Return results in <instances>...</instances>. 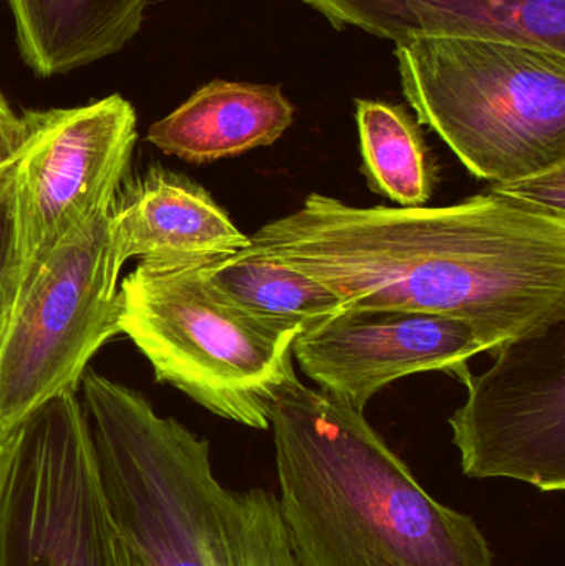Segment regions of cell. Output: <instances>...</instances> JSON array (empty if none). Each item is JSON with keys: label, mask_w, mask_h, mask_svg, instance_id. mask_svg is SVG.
Listing matches in <instances>:
<instances>
[{"label": "cell", "mask_w": 565, "mask_h": 566, "mask_svg": "<svg viewBox=\"0 0 565 566\" xmlns=\"http://www.w3.org/2000/svg\"><path fill=\"white\" fill-rule=\"evenodd\" d=\"M486 352L463 319L401 308H345L301 333L292 355L332 398L365 412L390 382L441 371L463 381L468 361Z\"/></svg>", "instance_id": "9"}, {"label": "cell", "mask_w": 565, "mask_h": 566, "mask_svg": "<svg viewBox=\"0 0 565 566\" xmlns=\"http://www.w3.org/2000/svg\"><path fill=\"white\" fill-rule=\"evenodd\" d=\"M79 392L36 409L0 444V566H119Z\"/></svg>", "instance_id": "6"}, {"label": "cell", "mask_w": 565, "mask_h": 566, "mask_svg": "<svg viewBox=\"0 0 565 566\" xmlns=\"http://www.w3.org/2000/svg\"><path fill=\"white\" fill-rule=\"evenodd\" d=\"M20 118L23 139L13 169L7 316L40 264L73 232L112 208L138 139L135 108L122 95L76 108L32 109Z\"/></svg>", "instance_id": "7"}, {"label": "cell", "mask_w": 565, "mask_h": 566, "mask_svg": "<svg viewBox=\"0 0 565 566\" xmlns=\"http://www.w3.org/2000/svg\"><path fill=\"white\" fill-rule=\"evenodd\" d=\"M294 113L281 85L215 80L153 123L146 139L165 155L208 165L274 145Z\"/></svg>", "instance_id": "12"}, {"label": "cell", "mask_w": 565, "mask_h": 566, "mask_svg": "<svg viewBox=\"0 0 565 566\" xmlns=\"http://www.w3.org/2000/svg\"><path fill=\"white\" fill-rule=\"evenodd\" d=\"M249 241L344 308L463 319L493 356L565 322V218L491 191L441 208H355L312 192Z\"/></svg>", "instance_id": "1"}, {"label": "cell", "mask_w": 565, "mask_h": 566, "mask_svg": "<svg viewBox=\"0 0 565 566\" xmlns=\"http://www.w3.org/2000/svg\"><path fill=\"white\" fill-rule=\"evenodd\" d=\"M202 264L139 262L119 283V335L151 363L156 381L219 418L265 431L275 399L297 378L299 335L222 302Z\"/></svg>", "instance_id": "4"}, {"label": "cell", "mask_w": 565, "mask_h": 566, "mask_svg": "<svg viewBox=\"0 0 565 566\" xmlns=\"http://www.w3.org/2000/svg\"><path fill=\"white\" fill-rule=\"evenodd\" d=\"M116 554H118V565L119 566H142L138 564V560H136L135 555L129 552V548L126 547L125 544H123L122 538L116 541Z\"/></svg>", "instance_id": "19"}, {"label": "cell", "mask_w": 565, "mask_h": 566, "mask_svg": "<svg viewBox=\"0 0 565 566\" xmlns=\"http://www.w3.org/2000/svg\"><path fill=\"white\" fill-rule=\"evenodd\" d=\"M112 229L123 264H199L251 242L202 186L161 166L125 179L112 206Z\"/></svg>", "instance_id": "10"}, {"label": "cell", "mask_w": 565, "mask_h": 566, "mask_svg": "<svg viewBox=\"0 0 565 566\" xmlns=\"http://www.w3.org/2000/svg\"><path fill=\"white\" fill-rule=\"evenodd\" d=\"M123 265L109 208L36 269L0 335V444L50 399L79 392L90 359L119 335Z\"/></svg>", "instance_id": "5"}, {"label": "cell", "mask_w": 565, "mask_h": 566, "mask_svg": "<svg viewBox=\"0 0 565 566\" xmlns=\"http://www.w3.org/2000/svg\"><path fill=\"white\" fill-rule=\"evenodd\" d=\"M269 422L299 566H494L477 521L431 497L364 412L295 378Z\"/></svg>", "instance_id": "2"}, {"label": "cell", "mask_w": 565, "mask_h": 566, "mask_svg": "<svg viewBox=\"0 0 565 566\" xmlns=\"http://www.w3.org/2000/svg\"><path fill=\"white\" fill-rule=\"evenodd\" d=\"M335 29L391 42L474 36L565 53V0H305Z\"/></svg>", "instance_id": "11"}, {"label": "cell", "mask_w": 565, "mask_h": 566, "mask_svg": "<svg viewBox=\"0 0 565 566\" xmlns=\"http://www.w3.org/2000/svg\"><path fill=\"white\" fill-rule=\"evenodd\" d=\"M490 191L527 208L565 218V161L514 181L491 185Z\"/></svg>", "instance_id": "16"}, {"label": "cell", "mask_w": 565, "mask_h": 566, "mask_svg": "<svg viewBox=\"0 0 565 566\" xmlns=\"http://www.w3.org/2000/svg\"><path fill=\"white\" fill-rule=\"evenodd\" d=\"M23 139L22 118L10 108L0 92V165L12 161Z\"/></svg>", "instance_id": "18"}, {"label": "cell", "mask_w": 565, "mask_h": 566, "mask_svg": "<svg viewBox=\"0 0 565 566\" xmlns=\"http://www.w3.org/2000/svg\"><path fill=\"white\" fill-rule=\"evenodd\" d=\"M202 274L222 302L282 332L301 335L345 310L321 282L248 248L205 262Z\"/></svg>", "instance_id": "14"}, {"label": "cell", "mask_w": 565, "mask_h": 566, "mask_svg": "<svg viewBox=\"0 0 565 566\" xmlns=\"http://www.w3.org/2000/svg\"><path fill=\"white\" fill-rule=\"evenodd\" d=\"M483 375H468V399L448 424L471 479H511L541 492L565 489V322L514 339Z\"/></svg>", "instance_id": "8"}, {"label": "cell", "mask_w": 565, "mask_h": 566, "mask_svg": "<svg viewBox=\"0 0 565 566\" xmlns=\"http://www.w3.org/2000/svg\"><path fill=\"white\" fill-rule=\"evenodd\" d=\"M23 62L39 76L72 72L135 39L148 0H7Z\"/></svg>", "instance_id": "13"}, {"label": "cell", "mask_w": 565, "mask_h": 566, "mask_svg": "<svg viewBox=\"0 0 565 566\" xmlns=\"http://www.w3.org/2000/svg\"><path fill=\"white\" fill-rule=\"evenodd\" d=\"M15 158L0 165V335L9 312V274L12 259V186Z\"/></svg>", "instance_id": "17"}, {"label": "cell", "mask_w": 565, "mask_h": 566, "mask_svg": "<svg viewBox=\"0 0 565 566\" xmlns=\"http://www.w3.org/2000/svg\"><path fill=\"white\" fill-rule=\"evenodd\" d=\"M405 98L461 165L491 185L565 161V53L438 36L395 49Z\"/></svg>", "instance_id": "3"}, {"label": "cell", "mask_w": 565, "mask_h": 566, "mask_svg": "<svg viewBox=\"0 0 565 566\" xmlns=\"http://www.w3.org/2000/svg\"><path fill=\"white\" fill-rule=\"evenodd\" d=\"M362 175L368 188L398 208H421L437 185V168L417 119L405 108L377 99H355Z\"/></svg>", "instance_id": "15"}]
</instances>
